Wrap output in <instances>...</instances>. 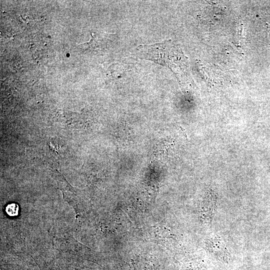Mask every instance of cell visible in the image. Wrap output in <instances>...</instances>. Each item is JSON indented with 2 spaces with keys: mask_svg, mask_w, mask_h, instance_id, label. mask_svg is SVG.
I'll use <instances>...</instances> for the list:
<instances>
[{
  "mask_svg": "<svg viewBox=\"0 0 270 270\" xmlns=\"http://www.w3.org/2000/svg\"><path fill=\"white\" fill-rule=\"evenodd\" d=\"M91 38L78 46L86 52H99L109 48L116 39V35L99 32H91Z\"/></svg>",
  "mask_w": 270,
  "mask_h": 270,
  "instance_id": "cell-1",
  "label": "cell"
},
{
  "mask_svg": "<svg viewBox=\"0 0 270 270\" xmlns=\"http://www.w3.org/2000/svg\"><path fill=\"white\" fill-rule=\"evenodd\" d=\"M206 246L211 254L219 260L228 262L230 255L224 242L220 238L214 236L207 242Z\"/></svg>",
  "mask_w": 270,
  "mask_h": 270,
  "instance_id": "cell-2",
  "label": "cell"
},
{
  "mask_svg": "<svg viewBox=\"0 0 270 270\" xmlns=\"http://www.w3.org/2000/svg\"><path fill=\"white\" fill-rule=\"evenodd\" d=\"M214 199H208L203 202L201 206V215L203 220L206 222H210L212 218L216 204Z\"/></svg>",
  "mask_w": 270,
  "mask_h": 270,
  "instance_id": "cell-3",
  "label": "cell"
}]
</instances>
